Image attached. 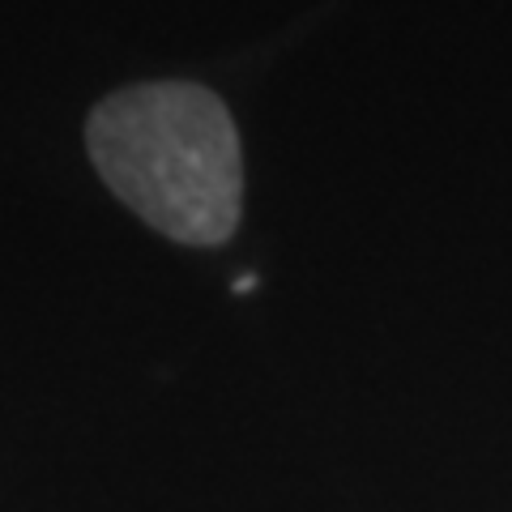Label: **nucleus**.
<instances>
[{
	"instance_id": "obj_1",
	"label": "nucleus",
	"mask_w": 512,
	"mask_h": 512,
	"mask_svg": "<svg viewBox=\"0 0 512 512\" xmlns=\"http://www.w3.org/2000/svg\"><path fill=\"white\" fill-rule=\"evenodd\" d=\"M86 146L107 188L154 231L192 248L231 239L244 163L218 94L188 82L120 90L94 107Z\"/></svg>"
}]
</instances>
